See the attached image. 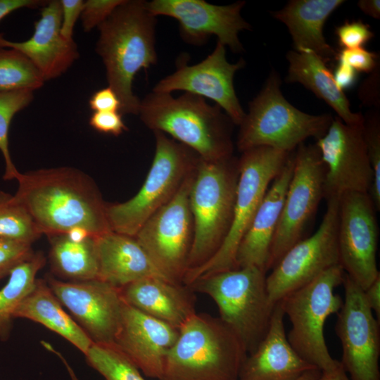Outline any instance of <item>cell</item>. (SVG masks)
Returning <instances> with one entry per match:
<instances>
[{"mask_svg": "<svg viewBox=\"0 0 380 380\" xmlns=\"http://www.w3.org/2000/svg\"><path fill=\"white\" fill-rule=\"evenodd\" d=\"M292 153L267 146L242 152L238 159L239 177L230 230L212 258L201 266L186 272L183 284L190 286L201 277L237 268L236 256L239 245L270 185Z\"/></svg>", "mask_w": 380, "mask_h": 380, "instance_id": "obj_8", "label": "cell"}, {"mask_svg": "<svg viewBox=\"0 0 380 380\" xmlns=\"http://www.w3.org/2000/svg\"><path fill=\"white\" fill-rule=\"evenodd\" d=\"M34 23L32 36L24 42H11L0 33V47L15 49L26 56L44 81L60 77L79 58L77 44L61 34L62 8L60 0L48 1Z\"/></svg>", "mask_w": 380, "mask_h": 380, "instance_id": "obj_21", "label": "cell"}, {"mask_svg": "<svg viewBox=\"0 0 380 380\" xmlns=\"http://www.w3.org/2000/svg\"><path fill=\"white\" fill-rule=\"evenodd\" d=\"M89 122L95 130L115 137L127 130L122 115L119 111L94 112Z\"/></svg>", "mask_w": 380, "mask_h": 380, "instance_id": "obj_40", "label": "cell"}, {"mask_svg": "<svg viewBox=\"0 0 380 380\" xmlns=\"http://www.w3.org/2000/svg\"><path fill=\"white\" fill-rule=\"evenodd\" d=\"M335 33L343 49L362 48L374 37L369 25L361 20L346 21L336 27Z\"/></svg>", "mask_w": 380, "mask_h": 380, "instance_id": "obj_38", "label": "cell"}, {"mask_svg": "<svg viewBox=\"0 0 380 380\" xmlns=\"http://www.w3.org/2000/svg\"><path fill=\"white\" fill-rule=\"evenodd\" d=\"M89 104L94 112L120 110L119 98L110 87L94 92L89 101Z\"/></svg>", "mask_w": 380, "mask_h": 380, "instance_id": "obj_43", "label": "cell"}, {"mask_svg": "<svg viewBox=\"0 0 380 380\" xmlns=\"http://www.w3.org/2000/svg\"><path fill=\"white\" fill-rule=\"evenodd\" d=\"M327 200V210L317 230L291 246L266 277L274 303L311 282L327 270L340 265L338 246L339 196Z\"/></svg>", "mask_w": 380, "mask_h": 380, "instance_id": "obj_13", "label": "cell"}, {"mask_svg": "<svg viewBox=\"0 0 380 380\" xmlns=\"http://www.w3.org/2000/svg\"><path fill=\"white\" fill-rule=\"evenodd\" d=\"M47 2L43 0H0V21L16 10L23 8H42Z\"/></svg>", "mask_w": 380, "mask_h": 380, "instance_id": "obj_45", "label": "cell"}, {"mask_svg": "<svg viewBox=\"0 0 380 380\" xmlns=\"http://www.w3.org/2000/svg\"><path fill=\"white\" fill-rule=\"evenodd\" d=\"M62 8L61 34L67 40H72L73 30L83 10L82 0H60Z\"/></svg>", "mask_w": 380, "mask_h": 380, "instance_id": "obj_41", "label": "cell"}, {"mask_svg": "<svg viewBox=\"0 0 380 380\" xmlns=\"http://www.w3.org/2000/svg\"><path fill=\"white\" fill-rule=\"evenodd\" d=\"M377 212L368 193L339 196L338 246L344 272L365 291L380 275L377 268Z\"/></svg>", "mask_w": 380, "mask_h": 380, "instance_id": "obj_15", "label": "cell"}, {"mask_svg": "<svg viewBox=\"0 0 380 380\" xmlns=\"http://www.w3.org/2000/svg\"><path fill=\"white\" fill-rule=\"evenodd\" d=\"M345 1L291 0L272 15L289 30L296 51H312L326 62L337 58L326 41L323 27L329 15Z\"/></svg>", "mask_w": 380, "mask_h": 380, "instance_id": "obj_26", "label": "cell"}, {"mask_svg": "<svg viewBox=\"0 0 380 380\" xmlns=\"http://www.w3.org/2000/svg\"><path fill=\"white\" fill-rule=\"evenodd\" d=\"M343 305L336 313V334L340 339V361L350 380H380V330L364 291L344 274Z\"/></svg>", "mask_w": 380, "mask_h": 380, "instance_id": "obj_14", "label": "cell"}, {"mask_svg": "<svg viewBox=\"0 0 380 380\" xmlns=\"http://www.w3.org/2000/svg\"><path fill=\"white\" fill-rule=\"evenodd\" d=\"M42 233L15 195L0 191V237L32 243Z\"/></svg>", "mask_w": 380, "mask_h": 380, "instance_id": "obj_33", "label": "cell"}, {"mask_svg": "<svg viewBox=\"0 0 380 380\" xmlns=\"http://www.w3.org/2000/svg\"><path fill=\"white\" fill-rule=\"evenodd\" d=\"M284 316L279 301L265 336L256 349L247 355L238 380H298L306 372L317 369L300 357L289 342Z\"/></svg>", "mask_w": 380, "mask_h": 380, "instance_id": "obj_22", "label": "cell"}, {"mask_svg": "<svg viewBox=\"0 0 380 380\" xmlns=\"http://www.w3.org/2000/svg\"><path fill=\"white\" fill-rule=\"evenodd\" d=\"M14 194L30 214L40 232L65 234L81 227L96 236L112 231L106 203L93 182L69 167L20 172Z\"/></svg>", "mask_w": 380, "mask_h": 380, "instance_id": "obj_1", "label": "cell"}, {"mask_svg": "<svg viewBox=\"0 0 380 380\" xmlns=\"http://www.w3.org/2000/svg\"><path fill=\"white\" fill-rule=\"evenodd\" d=\"M145 4L155 17L165 15L177 20L179 34L189 44L201 45L215 35L233 52L243 51L239 33L251 27L241 15L243 1L226 6L203 0H153Z\"/></svg>", "mask_w": 380, "mask_h": 380, "instance_id": "obj_18", "label": "cell"}, {"mask_svg": "<svg viewBox=\"0 0 380 380\" xmlns=\"http://www.w3.org/2000/svg\"><path fill=\"white\" fill-rule=\"evenodd\" d=\"M379 72L378 65L362 82L358 91L360 100L362 103L367 106H373L375 109H379L380 107Z\"/></svg>", "mask_w": 380, "mask_h": 380, "instance_id": "obj_42", "label": "cell"}, {"mask_svg": "<svg viewBox=\"0 0 380 380\" xmlns=\"http://www.w3.org/2000/svg\"><path fill=\"white\" fill-rule=\"evenodd\" d=\"M357 6L366 15L375 19L380 18L379 0H360L357 2Z\"/></svg>", "mask_w": 380, "mask_h": 380, "instance_id": "obj_47", "label": "cell"}, {"mask_svg": "<svg viewBox=\"0 0 380 380\" xmlns=\"http://www.w3.org/2000/svg\"><path fill=\"white\" fill-rule=\"evenodd\" d=\"M44 80L30 60L20 51L0 47V92L34 90Z\"/></svg>", "mask_w": 380, "mask_h": 380, "instance_id": "obj_31", "label": "cell"}, {"mask_svg": "<svg viewBox=\"0 0 380 380\" xmlns=\"http://www.w3.org/2000/svg\"><path fill=\"white\" fill-rule=\"evenodd\" d=\"M34 253L32 243L0 237V280Z\"/></svg>", "mask_w": 380, "mask_h": 380, "instance_id": "obj_36", "label": "cell"}, {"mask_svg": "<svg viewBox=\"0 0 380 380\" xmlns=\"http://www.w3.org/2000/svg\"><path fill=\"white\" fill-rule=\"evenodd\" d=\"M153 132L154 157L139 191L125 202L106 205L113 232L134 237L144 222L173 198L199 160L187 146L163 132Z\"/></svg>", "mask_w": 380, "mask_h": 380, "instance_id": "obj_9", "label": "cell"}, {"mask_svg": "<svg viewBox=\"0 0 380 380\" xmlns=\"http://www.w3.org/2000/svg\"><path fill=\"white\" fill-rule=\"evenodd\" d=\"M363 137L373 171V182L369 193L377 211L380 209V113L375 109L364 117Z\"/></svg>", "mask_w": 380, "mask_h": 380, "instance_id": "obj_35", "label": "cell"}, {"mask_svg": "<svg viewBox=\"0 0 380 380\" xmlns=\"http://www.w3.org/2000/svg\"><path fill=\"white\" fill-rule=\"evenodd\" d=\"M178 335L179 329L125 302L114 343L146 376L160 380Z\"/></svg>", "mask_w": 380, "mask_h": 380, "instance_id": "obj_20", "label": "cell"}, {"mask_svg": "<svg viewBox=\"0 0 380 380\" xmlns=\"http://www.w3.org/2000/svg\"><path fill=\"white\" fill-rule=\"evenodd\" d=\"M14 318L39 323L58 334L85 354L92 341L82 327L62 308L46 281L37 279L33 289L24 298Z\"/></svg>", "mask_w": 380, "mask_h": 380, "instance_id": "obj_28", "label": "cell"}, {"mask_svg": "<svg viewBox=\"0 0 380 380\" xmlns=\"http://www.w3.org/2000/svg\"><path fill=\"white\" fill-rule=\"evenodd\" d=\"M333 75L336 84L343 91L353 87L357 78V72L352 67L341 61H338Z\"/></svg>", "mask_w": 380, "mask_h": 380, "instance_id": "obj_44", "label": "cell"}, {"mask_svg": "<svg viewBox=\"0 0 380 380\" xmlns=\"http://www.w3.org/2000/svg\"><path fill=\"white\" fill-rule=\"evenodd\" d=\"M340 362V361H339ZM318 380H350L341 362L334 369L322 372Z\"/></svg>", "mask_w": 380, "mask_h": 380, "instance_id": "obj_48", "label": "cell"}, {"mask_svg": "<svg viewBox=\"0 0 380 380\" xmlns=\"http://www.w3.org/2000/svg\"><path fill=\"white\" fill-rule=\"evenodd\" d=\"M238 177V159L233 156L217 161L199 158L189 196L194 238L187 271L208 262L224 241L232 223Z\"/></svg>", "mask_w": 380, "mask_h": 380, "instance_id": "obj_5", "label": "cell"}, {"mask_svg": "<svg viewBox=\"0 0 380 380\" xmlns=\"http://www.w3.org/2000/svg\"><path fill=\"white\" fill-rule=\"evenodd\" d=\"M364 294L368 305L380 322V275L364 291Z\"/></svg>", "mask_w": 380, "mask_h": 380, "instance_id": "obj_46", "label": "cell"}, {"mask_svg": "<svg viewBox=\"0 0 380 380\" xmlns=\"http://www.w3.org/2000/svg\"><path fill=\"white\" fill-rule=\"evenodd\" d=\"M289 68L285 81L298 82L323 100L346 124L362 125L364 116L354 113L344 91L338 88L333 73L326 61L312 51H289L286 53Z\"/></svg>", "mask_w": 380, "mask_h": 380, "instance_id": "obj_27", "label": "cell"}, {"mask_svg": "<svg viewBox=\"0 0 380 380\" xmlns=\"http://www.w3.org/2000/svg\"><path fill=\"white\" fill-rule=\"evenodd\" d=\"M294 151L270 185L239 245L236 256L237 268L255 266L267 272L272 243L293 173Z\"/></svg>", "mask_w": 380, "mask_h": 380, "instance_id": "obj_23", "label": "cell"}, {"mask_svg": "<svg viewBox=\"0 0 380 380\" xmlns=\"http://www.w3.org/2000/svg\"><path fill=\"white\" fill-rule=\"evenodd\" d=\"M33 99L31 90L0 92V151L5 163L4 179H16L20 173L9 151L8 132L11 120L17 113L29 106Z\"/></svg>", "mask_w": 380, "mask_h": 380, "instance_id": "obj_34", "label": "cell"}, {"mask_svg": "<svg viewBox=\"0 0 380 380\" xmlns=\"http://www.w3.org/2000/svg\"><path fill=\"white\" fill-rule=\"evenodd\" d=\"M84 355L88 364L106 380H145L139 368L114 343H93Z\"/></svg>", "mask_w": 380, "mask_h": 380, "instance_id": "obj_32", "label": "cell"}, {"mask_svg": "<svg viewBox=\"0 0 380 380\" xmlns=\"http://www.w3.org/2000/svg\"><path fill=\"white\" fill-rule=\"evenodd\" d=\"M377 55L363 48L342 49L337 53L338 61L352 67L357 72H372L379 64Z\"/></svg>", "mask_w": 380, "mask_h": 380, "instance_id": "obj_39", "label": "cell"}, {"mask_svg": "<svg viewBox=\"0 0 380 380\" xmlns=\"http://www.w3.org/2000/svg\"><path fill=\"white\" fill-rule=\"evenodd\" d=\"M322 374L319 369H314L306 372L298 380H318Z\"/></svg>", "mask_w": 380, "mask_h": 380, "instance_id": "obj_51", "label": "cell"}, {"mask_svg": "<svg viewBox=\"0 0 380 380\" xmlns=\"http://www.w3.org/2000/svg\"><path fill=\"white\" fill-rule=\"evenodd\" d=\"M194 292L189 286L156 277L120 288L127 304L177 329L196 312Z\"/></svg>", "mask_w": 380, "mask_h": 380, "instance_id": "obj_24", "label": "cell"}, {"mask_svg": "<svg viewBox=\"0 0 380 380\" xmlns=\"http://www.w3.org/2000/svg\"><path fill=\"white\" fill-rule=\"evenodd\" d=\"M344 274L340 265L334 266L280 300L291 324L289 342L300 357L322 372L334 369L340 363L330 355L324 327L343 305L334 290L342 284Z\"/></svg>", "mask_w": 380, "mask_h": 380, "instance_id": "obj_10", "label": "cell"}, {"mask_svg": "<svg viewBox=\"0 0 380 380\" xmlns=\"http://www.w3.org/2000/svg\"><path fill=\"white\" fill-rule=\"evenodd\" d=\"M46 282L93 343H114L125 303L120 288L98 279L62 281L49 277Z\"/></svg>", "mask_w": 380, "mask_h": 380, "instance_id": "obj_19", "label": "cell"}, {"mask_svg": "<svg viewBox=\"0 0 380 380\" xmlns=\"http://www.w3.org/2000/svg\"><path fill=\"white\" fill-rule=\"evenodd\" d=\"M326 167L324 198L347 192L369 193L373 171L363 137V124L350 125L334 118L317 140Z\"/></svg>", "mask_w": 380, "mask_h": 380, "instance_id": "obj_16", "label": "cell"}, {"mask_svg": "<svg viewBox=\"0 0 380 380\" xmlns=\"http://www.w3.org/2000/svg\"><path fill=\"white\" fill-rule=\"evenodd\" d=\"M42 253H34L15 267L6 284L0 289V340L8 338L14 313L24 298L33 289L37 274L45 264Z\"/></svg>", "mask_w": 380, "mask_h": 380, "instance_id": "obj_30", "label": "cell"}, {"mask_svg": "<svg viewBox=\"0 0 380 380\" xmlns=\"http://www.w3.org/2000/svg\"><path fill=\"white\" fill-rule=\"evenodd\" d=\"M125 0H87L84 2L80 15L84 32L99 27Z\"/></svg>", "mask_w": 380, "mask_h": 380, "instance_id": "obj_37", "label": "cell"}, {"mask_svg": "<svg viewBox=\"0 0 380 380\" xmlns=\"http://www.w3.org/2000/svg\"><path fill=\"white\" fill-rule=\"evenodd\" d=\"M138 115L147 127L170 135L203 160L233 156L234 123L220 106L203 97L185 92L174 97L152 91L141 100Z\"/></svg>", "mask_w": 380, "mask_h": 380, "instance_id": "obj_3", "label": "cell"}, {"mask_svg": "<svg viewBox=\"0 0 380 380\" xmlns=\"http://www.w3.org/2000/svg\"><path fill=\"white\" fill-rule=\"evenodd\" d=\"M44 347L46 349L54 353L56 355H57L60 358V360L63 362V365L67 369L71 380H80L78 377L76 376L72 368L70 367V365L68 364L67 360L65 359V357L62 355L61 353L56 350L49 343H46Z\"/></svg>", "mask_w": 380, "mask_h": 380, "instance_id": "obj_50", "label": "cell"}, {"mask_svg": "<svg viewBox=\"0 0 380 380\" xmlns=\"http://www.w3.org/2000/svg\"><path fill=\"white\" fill-rule=\"evenodd\" d=\"M187 61L185 56L178 59L176 70L160 80L153 91L171 94L184 91L209 99L223 110L234 125H239L246 113L236 94L234 77L245 66L244 60L229 63L225 46L217 42L214 50L202 61L190 65Z\"/></svg>", "mask_w": 380, "mask_h": 380, "instance_id": "obj_17", "label": "cell"}, {"mask_svg": "<svg viewBox=\"0 0 380 380\" xmlns=\"http://www.w3.org/2000/svg\"><path fill=\"white\" fill-rule=\"evenodd\" d=\"M52 270L59 276L82 281L98 279L99 265L95 236L81 242L71 241L65 234L49 235Z\"/></svg>", "mask_w": 380, "mask_h": 380, "instance_id": "obj_29", "label": "cell"}, {"mask_svg": "<svg viewBox=\"0 0 380 380\" xmlns=\"http://www.w3.org/2000/svg\"><path fill=\"white\" fill-rule=\"evenodd\" d=\"M145 2L125 0L97 27L96 51L104 64L108 87L119 98L122 115H138L141 100L132 90L135 75L158 60L156 17Z\"/></svg>", "mask_w": 380, "mask_h": 380, "instance_id": "obj_2", "label": "cell"}, {"mask_svg": "<svg viewBox=\"0 0 380 380\" xmlns=\"http://www.w3.org/2000/svg\"><path fill=\"white\" fill-rule=\"evenodd\" d=\"M247 355L220 317L196 312L179 329L160 380H238Z\"/></svg>", "mask_w": 380, "mask_h": 380, "instance_id": "obj_4", "label": "cell"}, {"mask_svg": "<svg viewBox=\"0 0 380 380\" xmlns=\"http://www.w3.org/2000/svg\"><path fill=\"white\" fill-rule=\"evenodd\" d=\"M281 84L279 75L272 70L249 103L239 125L236 146L241 153L259 146L291 153L307 139L322 137L331 124L329 113L311 115L294 107L284 96Z\"/></svg>", "mask_w": 380, "mask_h": 380, "instance_id": "obj_6", "label": "cell"}, {"mask_svg": "<svg viewBox=\"0 0 380 380\" xmlns=\"http://www.w3.org/2000/svg\"><path fill=\"white\" fill-rule=\"evenodd\" d=\"M65 235L72 241L81 242L91 236L86 229L81 227L71 229Z\"/></svg>", "mask_w": 380, "mask_h": 380, "instance_id": "obj_49", "label": "cell"}, {"mask_svg": "<svg viewBox=\"0 0 380 380\" xmlns=\"http://www.w3.org/2000/svg\"><path fill=\"white\" fill-rule=\"evenodd\" d=\"M326 167L315 144L299 145L294 151L292 176L272 243L267 272L303 239V232L324 198Z\"/></svg>", "mask_w": 380, "mask_h": 380, "instance_id": "obj_12", "label": "cell"}, {"mask_svg": "<svg viewBox=\"0 0 380 380\" xmlns=\"http://www.w3.org/2000/svg\"><path fill=\"white\" fill-rule=\"evenodd\" d=\"M266 277L262 270L247 266L201 277L189 286L215 301L219 317L239 336L248 354L265 336L276 305Z\"/></svg>", "mask_w": 380, "mask_h": 380, "instance_id": "obj_7", "label": "cell"}, {"mask_svg": "<svg viewBox=\"0 0 380 380\" xmlns=\"http://www.w3.org/2000/svg\"><path fill=\"white\" fill-rule=\"evenodd\" d=\"M95 239L98 279L120 289L146 277L165 279L135 237L109 231Z\"/></svg>", "mask_w": 380, "mask_h": 380, "instance_id": "obj_25", "label": "cell"}, {"mask_svg": "<svg viewBox=\"0 0 380 380\" xmlns=\"http://www.w3.org/2000/svg\"><path fill=\"white\" fill-rule=\"evenodd\" d=\"M195 170L173 198L152 215L134 236L158 272L175 284H183L193 242L189 196Z\"/></svg>", "mask_w": 380, "mask_h": 380, "instance_id": "obj_11", "label": "cell"}]
</instances>
